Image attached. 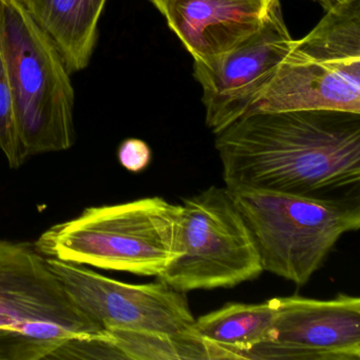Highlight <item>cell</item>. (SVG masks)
<instances>
[{
	"label": "cell",
	"mask_w": 360,
	"mask_h": 360,
	"mask_svg": "<svg viewBox=\"0 0 360 360\" xmlns=\"http://www.w3.org/2000/svg\"><path fill=\"white\" fill-rule=\"evenodd\" d=\"M229 189L328 197L360 182V115L250 112L216 134Z\"/></svg>",
	"instance_id": "obj_1"
},
{
	"label": "cell",
	"mask_w": 360,
	"mask_h": 360,
	"mask_svg": "<svg viewBox=\"0 0 360 360\" xmlns=\"http://www.w3.org/2000/svg\"><path fill=\"white\" fill-rule=\"evenodd\" d=\"M181 210L160 197L94 206L44 231L34 246L47 258L159 277L180 254Z\"/></svg>",
	"instance_id": "obj_2"
},
{
	"label": "cell",
	"mask_w": 360,
	"mask_h": 360,
	"mask_svg": "<svg viewBox=\"0 0 360 360\" xmlns=\"http://www.w3.org/2000/svg\"><path fill=\"white\" fill-rule=\"evenodd\" d=\"M0 41L27 155L71 148L75 140L71 72L22 0H0Z\"/></svg>",
	"instance_id": "obj_3"
},
{
	"label": "cell",
	"mask_w": 360,
	"mask_h": 360,
	"mask_svg": "<svg viewBox=\"0 0 360 360\" xmlns=\"http://www.w3.org/2000/svg\"><path fill=\"white\" fill-rule=\"evenodd\" d=\"M103 330L34 244L0 239V360L52 359L66 343Z\"/></svg>",
	"instance_id": "obj_4"
},
{
	"label": "cell",
	"mask_w": 360,
	"mask_h": 360,
	"mask_svg": "<svg viewBox=\"0 0 360 360\" xmlns=\"http://www.w3.org/2000/svg\"><path fill=\"white\" fill-rule=\"evenodd\" d=\"M297 110L360 115V0H340L294 39L248 113Z\"/></svg>",
	"instance_id": "obj_5"
},
{
	"label": "cell",
	"mask_w": 360,
	"mask_h": 360,
	"mask_svg": "<svg viewBox=\"0 0 360 360\" xmlns=\"http://www.w3.org/2000/svg\"><path fill=\"white\" fill-rule=\"evenodd\" d=\"M229 191L254 238L263 271L297 286L309 281L343 235L360 227L358 197Z\"/></svg>",
	"instance_id": "obj_6"
},
{
	"label": "cell",
	"mask_w": 360,
	"mask_h": 360,
	"mask_svg": "<svg viewBox=\"0 0 360 360\" xmlns=\"http://www.w3.org/2000/svg\"><path fill=\"white\" fill-rule=\"evenodd\" d=\"M179 256L159 276L179 292L231 288L263 273L254 238L226 187L181 204Z\"/></svg>",
	"instance_id": "obj_7"
},
{
	"label": "cell",
	"mask_w": 360,
	"mask_h": 360,
	"mask_svg": "<svg viewBox=\"0 0 360 360\" xmlns=\"http://www.w3.org/2000/svg\"><path fill=\"white\" fill-rule=\"evenodd\" d=\"M47 262L73 302L103 328L167 336L193 335L195 318L185 292L160 280L126 283L84 265L54 258H47Z\"/></svg>",
	"instance_id": "obj_8"
},
{
	"label": "cell",
	"mask_w": 360,
	"mask_h": 360,
	"mask_svg": "<svg viewBox=\"0 0 360 360\" xmlns=\"http://www.w3.org/2000/svg\"><path fill=\"white\" fill-rule=\"evenodd\" d=\"M292 41L279 0H274L262 26L245 41L219 56L193 60L206 125L214 134L250 112Z\"/></svg>",
	"instance_id": "obj_9"
},
{
	"label": "cell",
	"mask_w": 360,
	"mask_h": 360,
	"mask_svg": "<svg viewBox=\"0 0 360 360\" xmlns=\"http://www.w3.org/2000/svg\"><path fill=\"white\" fill-rule=\"evenodd\" d=\"M273 303V339L248 349L244 359H360L358 297H279Z\"/></svg>",
	"instance_id": "obj_10"
},
{
	"label": "cell",
	"mask_w": 360,
	"mask_h": 360,
	"mask_svg": "<svg viewBox=\"0 0 360 360\" xmlns=\"http://www.w3.org/2000/svg\"><path fill=\"white\" fill-rule=\"evenodd\" d=\"M274 0H168L163 15L193 60L224 53L260 29Z\"/></svg>",
	"instance_id": "obj_11"
},
{
	"label": "cell",
	"mask_w": 360,
	"mask_h": 360,
	"mask_svg": "<svg viewBox=\"0 0 360 360\" xmlns=\"http://www.w3.org/2000/svg\"><path fill=\"white\" fill-rule=\"evenodd\" d=\"M107 0H33L29 11L49 35L71 73L87 68Z\"/></svg>",
	"instance_id": "obj_12"
},
{
	"label": "cell",
	"mask_w": 360,
	"mask_h": 360,
	"mask_svg": "<svg viewBox=\"0 0 360 360\" xmlns=\"http://www.w3.org/2000/svg\"><path fill=\"white\" fill-rule=\"evenodd\" d=\"M274 321L273 299L250 304L231 302L195 318L193 335L217 345L223 359H244L248 349L273 339Z\"/></svg>",
	"instance_id": "obj_13"
},
{
	"label": "cell",
	"mask_w": 360,
	"mask_h": 360,
	"mask_svg": "<svg viewBox=\"0 0 360 360\" xmlns=\"http://www.w3.org/2000/svg\"><path fill=\"white\" fill-rule=\"evenodd\" d=\"M104 330L122 359H214L212 345L193 335L167 336L117 328Z\"/></svg>",
	"instance_id": "obj_14"
},
{
	"label": "cell",
	"mask_w": 360,
	"mask_h": 360,
	"mask_svg": "<svg viewBox=\"0 0 360 360\" xmlns=\"http://www.w3.org/2000/svg\"><path fill=\"white\" fill-rule=\"evenodd\" d=\"M0 150L11 168H18L28 159L16 121L13 94L7 64L0 41Z\"/></svg>",
	"instance_id": "obj_15"
},
{
	"label": "cell",
	"mask_w": 360,
	"mask_h": 360,
	"mask_svg": "<svg viewBox=\"0 0 360 360\" xmlns=\"http://www.w3.org/2000/svg\"><path fill=\"white\" fill-rule=\"evenodd\" d=\"M120 163L131 172H140L150 164L151 150L144 141L128 139L117 151Z\"/></svg>",
	"instance_id": "obj_16"
},
{
	"label": "cell",
	"mask_w": 360,
	"mask_h": 360,
	"mask_svg": "<svg viewBox=\"0 0 360 360\" xmlns=\"http://www.w3.org/2000/svg\"><path fill=\"white\" fill-rule=\"evenodd\" d=\"M151 3L155 5V7L161 12L162 14L165 11L166 5H167L168 0H150Z\"/></svg>",
	"instance_id": "obj_17"
},
{
	"label": "cell",
	"mask_w": 360,
	"mask_h": 360,
	"mask_svg": "<svg viewBox=\"0 0 360 360\" xmlns=\"http://www.w3.org/2000/svg\"><path fill=\"white\" fill-rule=\"evenodd\" d=\"M315 1L321 4L322 7L326 10L328 9V8L332 7V6H334L335 4L339 3L340 0H315Z\"/></svg>",
	"instance_id": "obj_18"
},
{
	"label": "cell",
	"mask_w": 360,
	"mask_h": 360,
	"mask_svg": "<svg viewBox=\"0 0 360 360\" xmlns=\"http://www.w3.org/2000/svg\"><path fill=\"white\" fill-rule=\"evenodd\" d=\"M22 3L25 4V5L27 6V8H30L31 7V4H32V1L33 0H22Z\"/></svg>",
	"instance_id": "obj_19"
}]
</instances>
